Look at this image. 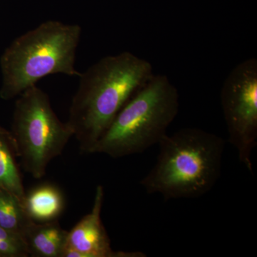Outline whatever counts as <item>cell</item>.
<instances>
[{"mask_svg":"<svg viewBox=\"0 0 257 257\" xmlns=\"http://www.w3.org/2000/svg\"><path fill=\"white\" fill-rule=\"evenodd\" d=\"M154 74L150 62L130 52L103 57L81 73L67 121L81 151L92 154L118 112Z\"/></svg>","mask_w":257,"mask_h":257,"instance_id":"1","label":"cell"},{"mask_svg":"<svg viewBox=\"0 0 257 257\" xmlns=\"http://www.w3.org/2000/svg\"><path fill=\"white\" fill-rule=\"evenodd\" d=\"M155 165L140 182L148 194L166 201L202 197L220 178L224 139L199 128L166 135Z\"/></svg>","mask_w":257,"mask_h":257,"instance_id":"2","label":"cell"},{"mask_svg":"<svg viewBox=\"0 0 257 257\" xmlns=\"http://www.w3.org/2000/svg\"><path fill=\"white\" fill-rule=\"evenodd\" d=\"M81 35L78 25L49 20L15 39L0 58V97H17L50 74L79 77L74 64Z\"/></svg>","mask_w":257,"mask_h":257,"instance_id":"3","label":"cell"},{"mask_svg":"<svg viewBox=\"0 0 257 257\" xmlns=\"http://www.w3.org/2000/svg\"><path fill=\"white\" fill-rule=\"evenodd\" d=\"M179 108L177 88L167 76L154 74L118 112L92 154L117 159L143 153L167 135Z\"/></svg>","mask_w":257,"mask_h":257,"instance_id":"4","label":"cell"},{"mask_svg":"<svg viewBox=\"0 0 257 257\" xmlns=\"http://www.w3.org/2000/svg\"><path fill=\"white\" fill-rule=\"evenodd\" d=\"M19 96L11 133L22 167L34 178L40 179L51 161L62 153L74 133L67 122L59 119L48 95L36 85Z\"/></svg>","mask_w":257,"mask_h":257,"instance_id":"5","label":"cell"},{"mask_svg":"<svg viewBox=\"0 0 257 257\" xmlns=\"http://www.w3.org/2000/svg\"><path fill=\"white\" fill-rule=\"evenodd\" d=\"M221 104L229 142L241 163L252 172L251 155L257 143V60L240 62L225 79Z\"/></svg>","mask_w":257,"mask_h":257,"instance_id":"6","label":"cell"},{"mask_svg":"<svg viewBox=\"0 0 257 257\" xmlns=\"http://www.w3.org/2000/svg\"><path fill=\"white\" fill-rule=\"evenodd\" d=\"M104 189L98 185L92 211L68 233L67 246L62 257H145V253L135 251H114L102 224L101 209L104 202Z\"/></svg>","mask_w":257,"mask_h":257,"instance_id":"7","label":"cell"},{"mask_svg":"<svg viewBox=\"0 0 257 257\" xmlns=\"http://www.w3.org/2000/svg\"><path fill=\"white\" fill-rule=\"evenodd\" d=\"M68 233L58 221L32 222L23 233L30 256L62 257L67 246Z\"/></svg>","mask_w":257,"mask_h":257,"instance_id":"8","label":"cell"},{"mask_svg":"<svg viewBox=\"0 0 257 257\" xmlns=\"http://www.w3.org/2000/svg\"><path fill=\"white\" fill-rule=\"evenodd\" d=\"M23 204L32 221L45 223L58 219L63 212L65 201L59 187L47 183L25 193Z\"/></svg>","mask_w":257,"mask_h":257,"instance_id":"9","label":"cell"},{"mask_svg":"<svg viewBox=\"0 0 257 257\" xmlns=\"http://www.w3.org/2000/svg\"><path fill=\"white\" fill-rule=\"evenodd\" d=\"M13 134L0 126V189L11 193L23 202L25 195Z\"/></svg>","mask_w":257,"mask_h":257,"instance_id":"10","label":"cell"},{"mask_svg":"<svg viewBox=\"0 0 257 257\" xmlns=\"http://www.w3.org/2000/svg\"><path fill=\"white\" fill-rule=\"evenodd\" d=\"M32 221L18 198L0 189V227L22 235Z\"/></svg>","mask_w":257,"mask_h":257,"instance_id":"11","label":"cell"},{"mask_svg":"<svg viewBox=\"0 0 257 257\" xmlns=\"http://www.w3.org/2000/svg\"><path fill=\"white\" fill-rule=\"evenodd\" d=\"M30 256L22 235L0 227V257Z\"/></svg>","mask_w":257,"mask_h":257,"instance_id":"12","label":"cell"}]
</instances>
